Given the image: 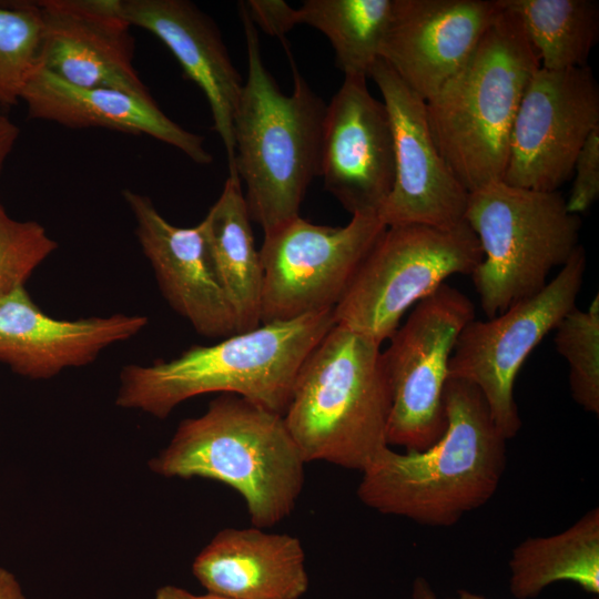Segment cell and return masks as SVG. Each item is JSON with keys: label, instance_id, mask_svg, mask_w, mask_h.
Returning <instances> with one entry per match:
<instances>
[{"label": "cell", "instance_id": "cell-1", "mask_svg": "<svg viewBox=\"0 0 599 599\" xmlns=\"http://www.w3.org/2000/svg\"><path fill=\"white\" fill-rule=\"evenodd\" d=\"M443 404L447 425L435 444L406 453L386 446L361 471L357 497L365 506L448 527L494 496L506 469L507 439L484 395L471 383L448 376Z\"/></svg>", "mask_w": 599, "mask_h": 599}, {"label": "cell", "instance_id": "cell-2", "mask_svg": "<svg viewBox=\"0 0 599 599\" xmlns=\"http://www.w3.org/2000/svg\"><path fill=\"white\" fill-rule=\"evenodd\" d=\"M334 324L326 309L194 345L172 359L126 365L115 404L164 419L190 398L222 393L284 415L301 365Z\"/></svg>", "mask_w": 599, "mask_h": 599}, {"label": "cell", "instance_id": "cell-3", "mask_svg": "<svg viewBox=\"0 0 599 599\" xmlns=\"http://www.w3.org/2000/svg\"><path fill=\"white\" fill-rule=\"evenodd\" d=\"M247 52V78L233 116L235 171L245 203L264 234L300 215L319 176L326 104L292 60L294 89L284 94L262 60L257 28L238 3Z\"/></svg>", "mask_w": 599, "mask_h": 599}, {"label": "cell", "instance_id": "cell-4", "mask_svg": "<svg viewBox=\"0 0 599 599\" xmlns=\"http://www.w3.org/2000/svg\"><path fill=\"white\" fill-rule=\"evenodd\" d=\"M305 464L283 415L222 394L204 414L182 420L149 467L167 478L200 477L227 485L243 498L252 526L264 529L293 512L304 487Z\"/></svg>", "mask_w": 599, "mask_h": 599}, {"label": "cell", "instance_id": "cell-5", "mask_svg": "<svg viewBox=\"0 0 599 599\" xmlns=\"http://www.w3.org/2000/svg\"><path fill=\"white\" fill-rule=\"evenodd\" d=\"M539 68L519 21L500 8L466 63L425 101L436 148L469 193L502 181L514 120Z\"/></svg>", "mask_w": 599, "mask_h": 599}, {"label": "cell", "instance_id": "cell-6", "mask_svg": "<svg viewBox=\"0 0 599 599\" xmlns=\"http://www.w3.org/2000/svg\"><path fill=\"white\" fill-rule=\"evenodd\" d=\"M390 407L380 345L334 324L301 365L283 417L306 464L362 471L388 446Z\"/></svg>", "mask_w": 599, "mask_h": 599}, {"label": "cell", "instance_id": "cell-7", "mask_svg": "<svg viewBox=\"0 0 599 599\" xmlns=\"http://www.w3.org/2000/svg\"><path fill=\"white\" fill-rule=\"evenodd\" d=\"M465 221L483 252L471 275L488 318L540 292L577 248L581 226L558 191L502 181L469 193Z\"/></svg>", "mask_w": 599, "mask_h": 599}, {"label": "cell", "instance_id": "cell-8", "mask_svg": "<svg viewBox=\"0 0 599 599\" xmlns=\"http://www.w3.org/2000/svg\"><path fill=\"white\" fill-rule=\"evenodd\" d=\"M483 260L466 221L438 227L386 226L333 308L334 322L377 344L389 339L405 312L454 274H473Z\"/></svg>", "mask_w": 599, "mask_h": 599}, {"label": "cell", "instance_id": "cell-9", "mask_svg": "<svg viewBox=\"0 0 599 599\" xmlns=\"http://www.w3.org/2000/svg\"><path fill=\"white\" fill-rule=\"evenodd\" d=\"M475 318L473 302L449 284L418 302L382 352L392 407L387 445L422 451L445 433L443 392L463 328Z\"/></svg>", "mask_w": 599, "mask_h": 599}, {"label": "cell", "instance_id": "cell-10", "mask_svg": "<svg viewBox=\"0 0 599 599\" xmlns=\"http://www.w3.org/2000/svg\"><path fill=\"white\" fill-rule=\"evenodd\" d=\"M585 271L586 253L578 245L540 292L487 321L474 318L456 341L448 376L471 383L481 392L507 440L521 427L514 396L517 374L541 339L576 307Z\"/></svg>", "mask_w": 599, "mask_h": 599}, {"label": "cell", "instance_id": "cell-11", "mask_svg": "<svg viewBox=\"0 0 599 599\" xmlns=\"http://www.w3.org/2000/svg\"><path fill=\"white\" fill-rule=\"evenodd\" d=\"M385 229L377 214H354L344 226L298 215L265 233L261 324L333 309Z\"/></svg>", "mask_w": 599, "mask_h": 599}, {"label": "cell", "instance_id": "cell-12", "mask_svg": "<svg viewBox=\"0 0 599 599\" xmlns=\"http://www.w3.org/2000/svg\"><path fill=\"white\" fill-rule=\"evenodd\" d=\"M599 126V87L587 65L539 68L518 106L502 182L557 191L571 175L577 155Z\"/></svg>", "mask_w": 599, "mask_h": 599}, {"label": "cell", "instance_id": "cell-13", "mask_svg": "<svg viewBox=\"0 0 599 599\" xmlns=\"http://www.w3.org/2000/svg\"><path fill=\"white\" fill-rule=\"evenodd\" d=\"M369 77L382 93L394 141V183L378 217L386 226L426 224L450 227L464 222L469 192L436 148L425 100L380 58Z\"/></svg>", "mask_w": 599, "mask_h": 599}, {"label": "cell", "instance_id": "cell-14", "mask_svg": "<svg viewBox=\"0 0 599 599\" xmlns=\"http://www.w3.org/2000/svg\"><path fill=\"white\" fill-rule=\"evenodd\" d=\"M394 141L387 109L364 77H344L326 104L319 176L354 214H377L394 183Z\"/></svg>", "mask_w": 599, "mask_h": 599}, {"label": "cell", "instance_id": "cell-15", "mask_svg": "<svg viewBox=\"0 0 599 599\" xmlns=\"http://www.w3.org/2000/svg\"><path fill=\"white\" fill-rule=\"evenodd\" d=\"M40 68L83 88L152 100L133 65L131 24L119 0H39Z\"/></svg>", "mask_w": 599, "mask_h": 599}, {"label": "cell", "instance_id": "cell-16", "mask_svg": "<svg viewBox=\"0 0 599 599\" xmlns=\"http://www.w3.org/2000/svg\"><path fill=\"white\" fill-rule=\"evenodd\" d=\"M499 13L496 0H395L379 58L427 101L466 63Z\"/></svg>", "mask_w": 599, "mask_h": 599}, {"label": "cell", "instance_id": "cell-17", "mask_svg": "<svg viewBox=\"0 0 599 599\" xmlns=\"http://www.w3.org/2000/svg\"><path fill=\"white\" fill-rule=\"evenodd\" d=\"M122 196L133 214L142 252L171 308L201 336L236 334L235 314L216 276L202 222L176 226L161 215L149 196L130 189L123 190Z\"/></svg>", "mask_w": 599, "mask_h": 599}, {"label": "cell", "instance_id": "cell-18", "mask_svg": "<svg viewBox=\"0 0 599 599\" xmlns=\"http://www.w3.org/2000/svg\"><path fill=\"white\" fill-rule=\"evenodd\" d=\"M148 323L144 315L123 313L55 318L19 286L0 296V363L29 379H49L94 362L102 351L136 336Z\"/></svg>", "mask_w": 599, "mask_h": 599}, {"label": "cell", "instance_id": "cell-19", "mask_svg": "<svg viewBox=\"0 0 599 599\" xmlns=\"http://www.w3.org/2000/svg\"><path fill=\"white\" fill-rule=\"evenodd\" d=\"M131 27L154 34L172 52L184 75L196 83L210 105L213 130L227 156L229 174L235 171L233 116L243 81L215 22L186 0H119Z\"/></svg>", "mask_w": 599, "mask_h": 599}, {"label": "cell", "instance_id": "cell-20", "mask_svg": "<svg viewBox=\"0 0 599 599\" xmlns=\"http://www.w3.org/2000/svg\"><path fill=\"white\" fill-rule=\"evenodd\" d=\"M29 119L69 129L102 128L126 134H145L176 148L201 165L213 162L204 138L185 130L148 100L105 88L70 84L39 68L26 85L21 101Z\"/></svg>", "mask_w": 599, "mask_h": 599}, {"label": "cell", "instance_id": "cell-21", "mask_svg": "<svg viewBox=\"0 0 599 599\" xmlns=\"http://www.w3.org/2000/svg\"><path fill=\"white\" fill-rule=\"evenodd\" d=\"M192 572L207 592L232 599H300L308 589L301 540L254 526L220 530Z\"/></svg>", "mask_w": 599, "mask_h": 599}, {"label": "cell", "instance_id": "cell-22", "mask_svg": "<svg viewBox=\"0 0 599 599\" xmlns=\"http://www.w3.org/2000/svg\"><path fill=\"white\" fill-rule=\"evenodd\" d=\"M251 216L237 174H229L216 202L201 221L216 276L236 318V334L261 325L263 271Z\"/></svg>", "mask_w": 599, "mask_h": 599}, {"label": "cell", "instance_id": "cell-23", "mask_svg": "<svg viewBox=\"0 0 599 599\" xmlns=\"http://www.w3.org/2000/svg\"><path fill=\"white\" fill-rule=\"evenodd\" d=\"M508 565L509 589L517 599L535 598L558 581L573 582L598 596V507L559 534L522 540L511 550Z\"/></svg>", "mask_w": 599, "mask_h": 599}, {"label": "cell", "instance_id": "cell-24", "mask_svg": "<svg viewBox=\"0 0 599 599\" xmlns=\"http://www.w3.org/2000/svg\"><path fill=\"white\" fill-rule=\"evenodd\" d=\"M519 21L540 68L552 71L586 65L599 37L595 0H496Z\"/></svg>", "mask_w": 599, "mask_h": 599}, {"label": "cell", "instance_id": "cell-25", "mask_svg": "<svg viewBox=\"0 0 599 599\" xmlns=\"http://www.w3.org/2000/svg\"><path fill=\"white\" fill-rule=\"evenodd\" d=\"M395 0H305L300 24L322 32L331 42L344 77L368 78L388 29Z\"/></svg>", "mask_w": 599, "mask_h": 599}, {"label": "cell", "instance_id": "cell-26", "mask_svg": "<svg viewBox=\"0 0 599 599\" xmlns=\"http://www.w3.org/2000/svg\"><path fill=\"white\" fill-rule=\"evenodd\" d=\"M42 22L35 1L0 2V108L21 101L40 68Z\"/></svg>", "mask_w": 599, "mask_h": 599}, {"label": "cell", "instance_id": "cell-27", "mask_svg": "<svg viewBox=\"0 0 599 599\" xmlns=\"http://www.w3.org/2000/svg\"><path fill=\"white\" fill-rule=\"evenodd\" d=\"M555 344L569 365L573 400L585 410L599 414V298L587 311L573 307L557 325Z\"/></svg>", "mask_w": 599, "mask_h": 599}, {"label": "cell", "instance_id": "cell-28", "mask_svg": "<svg viewBox=\"0 0 599 599\" xmlns=\"http://www.w3.org/2000/svg\"><path fill=\"white\" fill-rule=\"evenodd\" d=\"M58 246L40 223L17 220L0 203V296L24 286Z\"/></svg>", "mask_w": 599, "mask_h": 599}, {"label": "cell", "instance_id": "cell-29", "mask_svg": "<svg viewBox=\"0 0 599 599\" xmlns=\"http://www.w3.org/2000/svg\"><path fill=\"white\" fill-rule=\"evenodd\" d=\"M572 187L566 207L571 214L587 211L599 196V126L587 138L573 164Z\"/></svg>", "mask_w": 599, "mask_h": 599}, {"label": "cell", "instance_id": "cell-30", "mask_svg": "<svg viewBox=\"0 0 599 599\" xmlns=\"http://www.w3.org/2000/svg\"><path fill=\"white\" fill-rule=\"evenodd\" d=\"M243 2L255 27L268 35L283 38L295 26L300 24L298 9L291 7L284 0H247Z\"/></svg>", "mask_w": 599, "mask_h": 599}, {"label": "cell", "instance_id": "cell-31", "mask_svg": "<svg viewBox=\"0 0 599 599\" xmlns=\"http://www.w3.org/2000/svg\"><path fill=\"white\" fill-rule=\"evenodd\" d=\"M20 134L19 126L0 113V175Z\"/></svg>", "mask_w": 599, "mask_h": 599}, {"label": "cell", "instance_id": "cell-32", "mask_svg": "<svg viewBox=\"0 0 599 599\" xmlns=\"http://www.w3.org/2000/svg\"><path fill=\"white\" fill-rule=\"evenodd\" d=\"M412 599H440L424 577H416L413 582ZM447 599H488L468 590H458L455 597ZM592 599H598L597 597Z\"/></svg>", "mask_w": 599, "mask_h": 599}, {"label": "cell", "instance_id": "cell-33", "mask_svg": "<svg viewBox=\"0 0 599 599\" xmlns=\"http://www.w3.org/2000/svg\"><path fill=\"white\" fill-rule=\"evenodd\" d=\"M154 599H232L224 596L206 592L205 595H195L186 589L173 585L160 587L154 595Z\"/></svg>", "mask_w": 599, "mask_h": 599}, {"label": "cell", "instance_id": "cell-34", "mask_svg": "<svg viewBox=\"0 0 599 599\" xmlns=\"http://www.w3.org/2000/svg\"><path fill=\"white\" fill-rule=\"evenodd\" d=\"M0 599H26L14 575L3 567H0Z\"/></svg>", "mask_w": 599, "mask_h": 599}]
</instances>
